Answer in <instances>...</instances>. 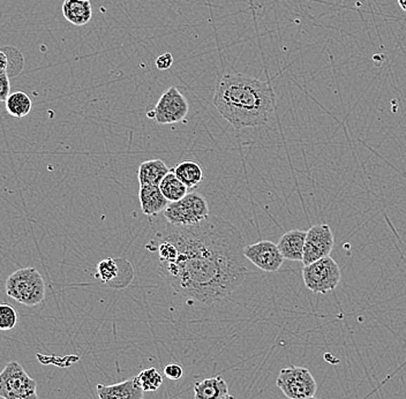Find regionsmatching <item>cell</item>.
Segmentation results:
<instances>
[{"label":"cell","mask_w":406,"mask_h":399,"mask_svg":"<svg viewBox=\"0 0 406 399\" xmlns=\"http://www.w3.org/2000/svg\"><path fill=\"white\" fill-rule=\"evenodd\" d=\"M147 249L158 253V274L178 294L211 306L242 287L245 240L233 223L209 216L193 225L168 224Z\"/></svg>","instance_id":"obj_1"},{"label":"cell","mask_w":406,"mask_h":399,"mask_svg":"<svg viewBox=\"0 0 406 399\" xmlns=\"http://www.w3.org/2000/svg\"><path fill=\"white\" fill-rule=\"evenodd\" d=\"M214 107L235 129L266 126L276 107V96L269 81L242 73L221 77L214 95Z\"/></svg>","instance_id":"obj_2"},{"label":"cell","mask_w":406,"mask_h":399,"mask_svg":"<svg viewBox=\"0 0 406 399\" xmlns=\"http://www.w3.org/2000/svg\"><path fill=\"white\" fill-rule=\"evenodd\" d=\"M5 289L7 296L25 306H37L46 298V282L36 268L14 271L7 278Z\"/></svg>","instance_id":"obj_3"},{"label":"cell","mask_w":406,"mask_h":399,"mask_svg":"<svg viewBox=\"0 0 406 399\" xmlns=\"http://www.w3.org/2000/svg\"><path fill=\"white\" fill-rule=\"evenodd\" d=\"M0 398L39 399L37 382L22 365L10 361L0 373Z\"/></svg>","instance_id":"obj_4"},{"label":"cell","mask_w":406,"mask_h":399,"mask_svg":"<svg viewBox=\"0 0 406 399\" xmlns=\"http://www.w3.org/2000/svg\"><path fill=\"white\" fill-rule=\"evenodd\" d=\"M163 214L169 224L193 225L209 217V204L206 197L193 192L177 202L169 203Z\"/></svg>","instance_id":"obj_5"},{"label":"cell","mask_w":406,"mask_h":399,"mask_svg":"<svg viewBox=\"0 0 406 399\" xmlns=\"http://www.w3.org/2000/svg\"><path fill=\"white\" fill-rule=\"evenodd\" d=\"M342 278V271L337 262L330 256L303 266V280L308 290L326 294L335 290Z\"/></svg>","instance_id":"obj_6"},{"label":"cell","mask_w":406,"mask_h":399,"mask_svg":"<svg viewBox=\"0 0 406 399\" xmlns=\"http://www.w3.org/2000/svg\"><path fill=\"white\" fill-rule=\"evenodd\" d=\"M276 384L289 399H305L315 396L317 384L310 370L299 366L283 368Z\"/></svg>","instance_id":"obj_7"},{"label":"cell","mask_w":406,"mask_h":399,"mask_svg":"<svg viewBox=\"0 0 406 399\" xmlns=\"http://www.w3.org/2000/svg\"><path fill=\"white\" fill-rule=\"evenodd\" d=\"M150 107L152 109L147 111V116L159 125L179 123L188 117L190 111L186 97L176 87L169 88L162 95L155 107Z\"/></svg>","instance_id":"obj_8"},{"label":"cell","mask_w":406,"mask_h":399,"mask_svg":"<svg viewBox=\"0 0 406 399\" xmlns=\"http://www.w3.org/2000/svg\"><path fill=\"white\" fill-rule=\"evenodd\" d=\"M334 235L328 224H317L307 231L303 248V263L305 266L327 258L334 248Z\"/></svg>","instance_id":"obj_9"},{"label":"cell","mask_w":406,"mask_h":399,"mask_svg":"<svg viewBox=\"0 0 406 399\" xmlns=\"http://www.w3.org/2000/svg\"><path fill=\"white\" fill-rule=\"evenodd\" d=\"M244 254L255 267L266 273H276L281 269L284 262L283 255L277 244L269 240H261L251 245L245 246Z\"/></svg>","instance_id":"obj_10"},{"label":"cell","mask_w":406,"mask_h":399,"mask_svg":"<svg viewBox=\"0 0 406 399\" xmlns=\"http://www.w3.org/2000/svg\"><path fill=\"white\" fill-rule=\"evenodd\" d=\"M97 393L100 399H143L145 391L138 384L136 377L119 384H98Z\"/></svg>","instance_id":"obj_11"},{"label":"cell","mask_w":406,"mask_h":399,"mask_svg":"<svg viewBox=\"0 0 406 399\" xmlns=\"http://www.w3.org/2000/svg\"><path fill=\"white\" fill-rule=\"evenodd\" d=\"M307 231L292 230L282 235L277 246L284 259L290 261H301L306 242Z\"/></svg>","instance_id":"obj_12"},{"label":"cell","mask_w":406,"mask_h":399,"mask_svg":"<svg viewBox=\"0 0 406 399\" xmlns=\"http://www.w3.org/2000/svg\"><path fill=\"white\" fill-rule=\"evenodd\" d=\"M140 204L142 213L147 216H156L164 211L169 201L162 194L158 186L142 185L139 190Z\"/></svg>","instance_id":"obj_13"},{"label":"cell","mask_w":406,"mask_h":399,"mask_svg":"<svg viewBox=\"0 0 406 399\" xmlns=\"http://www.w3.org/2000/svg\"><path fill=\"white\" fill-rule=\"evenodd\" d=\"M63 14L68 22L74 26H84L93 18V7L87 0H65Z\"/></svg>","instance_id":"obj_14"},{"label":"cell","mask_w":406,"mask_h":399,"mask_svg":"<svg viewBox=\"0 0 406 399\" xmlns=\"http://www.w3.org/2000/svg\"><path fill=\"white\" fill-rule=\"evenodd\" d=\"M194 398L222 399L229 395V386L222 377H210L194 384Z\"/></svg>","instance_id":"obj_15"},{"label":"cell","mask_w":406,"mask_h":399,"mask_svg":"<svg viewBox=\"0 0 406 399\" xmlns=\"http://www.w3.org/2000/svg\"><path fill=\"white\" fill-rule=\"evenodd\" d=\"M168 165L165 164L162 159H150V161L142 162L138 171V179L140 186L142 185H152L159 186L161 181L165 176L170 172Z\"/></svg>","instance_id":"obj_16"},{"label":"cell","mask_w":406,"mask_h":399,"mask_svg":"<svg viewBox=\"0 0 406 399\" xmlns=\"http://www.w3.org/2000/svg\"><path fill=\"white\" fill-rule=\"evenodd\" d=\"M178 179L188 187V190L197 188L203 181V170L201 165L194 161L181 162L171 170Z\"/></svg>","instance_id":"obj_17"},{"label":"cell","mask_w":406,"mask_h":399,"mask_svg":"<svg viewBox=\"0 0 406 399\" xmlns=\"http://www.w3.org/2000/svg\"><path fill=\"white\" fill-rule=\"evenodd\" d=\"M158 187L169 202H177L188 194V187L178 179L177 176L172 171L165 176Z\"/></svg>","instance_id":"obj_18"},{"label":"cell","mask_w":406,"mask_h":399,"mask_svg":"<svg viewBox=\"0 0 406 399\" xmlns=\"http://www.w3.org/2000/svg\"><path fill=\"white\" fill-rule=\"evenodd\" d=\"M5 103L7 112L14 118H23L32 111V98L23 91L10 93Z\"/></svg>","instance_id":"obj_19"},{"label":"cell","mask_w":406,"mask_h":399,"mask_svg":"<svg viewBox=\"0 0 406 399\" xmlns=\"http://www.w3.org/2000/svg\"><path fill=\"white\" fill-rule=\"evenodd\" d=\"M118 263V273L117 277L107 287L114 290H124L132 284L133 280L136 278V270L133 268V264L124 258H116Z\"/></svg>","instance_id":"obj_20"},{"label":"cell","mask_w":406,"mask_h":399,"mask_svg":"<svg viewBox=\"0 0 406 399\" xmlns=\"http://www.w3.org/2000/svg\"><path fill=\"white\" fill-rule=\"evenodd\" d=\"M136 380L145 393H154L163 384L162 374L154 367L140 372L139 375H136Z\"/></svg>","instance_id":"obj_21"},{"label":"cell","mask_w":406,"mask_h":399,"mask_svg":"<svg viewBox=\"0 0 406 399\" xmlns=\"http://www.w3.org/2000/svg\"><path fill=\"white\" fill-rule=\"evenodd\" d=\"M118 273V263L116 258L104 259L98 262L96 267L97 280H100L102 283L109 285L117 277Z\"/></svg>","instance_id":"obj_22"},{"label":"cell","mask_w":406,"mask_h":399,"mask_svg":"<svg viewBox=\"0 0 406 399\" xmlns=\"http://www.w3.org/2000/svg\"><path fill=\"white\" fill-rule=\"evenodd\" d=\"M18 314L14 307L0 303V332H8L15 328Z\"/></svg>","instance_id":"obj_23"},{"label":"cell","mask_w":406,"mask_h":399,"mask_svg":"<svg viewBox=\"0 0 406 399\" xmlns=\"http://www.w3.org/2000/svg\"><path fill=\"white\" fill-rule=\"evenodd\" d=\"M184 374V370L181 365L169 364L165 366L164 375L168 377L169 380L177 381L181 380Z\"/></svg>","instance_id":"obj_24"},{"label":"cell","mask_w":406,"mask_h":399,"mask_svg":"<svg viewBox=\"0 0 406 399\" xmlns=\"http://www.w3.org/2000/svg\"><path fill=\"white\" fill-rule=\"evenodd\" d=\"M10 77L6 72H3V73H0V102L6 100L7 97L10 96Z\"/></svg>","instance_id":"obj_25"},{"label":"cell","mask_w":406,"mask_h":399,"mask_svg":"<svg viewBox=\"0 0 406 399\" xmlns=\"http://www.w3.org/2000/svg\"><path fill=\"white\" fill-rule=\"evenodd\" d=\"M172 64H173V57H172L170 52H166V53L159 55V57L156 59V67H157L159 71H166V70L171 67Z\"/></svg>","instance_id":"obj_26"},{"label":"cell","mask_w":406,"mask_h":399,"mask_svg":"<svg viewBox=\"0 0 406 399\" xmlns=\"http://www.w3.org/2000/svg\"><path fill=\"white\" fill-rule=\"evenodd\" d=\"M8 66H10L8 55L5 52V48H0V73H3V72H6L7 73Z\"/></svg>","instance_id":"obj_27"},{"label":"cell","mask_w":406,"mask_h":399,"mask_svg":"<svg viewBox=\"0 0 406 399\" xmlns=\"http://www.w3.org/2000/svg\"><path fill=\"white\" fill-rule=\"evenodd\" d=\"M398 1V5H400V8L406 12V0H397Z\"/></svg>","instance_id":"obj_28"},{"label":"cell","mask_w":406,"mask_h":399,"mask_svg":"<svg viewBox=\"0 0 406 399\" xmlns=\"http://www.w3.org/2000/svg\"><path fill=\"white\" fill-rule=\"evenodd\" d=\"M222 399H235V397L231 396V395H228V396L224 397V398Z\"/></svg>","instance_id":"obj_29"},{"label":"cell","mask_w":406,"mask_h":399,"mask_svg":"<svg viewBox=\"0 0 406 399\" xmlns=\"http://www.w3.org/2000/svg\"><path fill=\"white\" fill-rule=\"evenodd\" d=\"M305 399H319V398H316V397L314 396V397H310V398H305Z\"/></svg>","instance_id":"obj_30"},{"label":"cell","mask_w":406,"mask_h":399,"mask_svg":"<svg viewBox=\"0 0 406 399\" xmlns=\"http://www.w3.org/2000/svg\"><path fill=\"white\" fill-rule=\"evenodd\" d=\"M87 1H91V0H87Z\"/></svg>","instance_id":"obj_31"}]
</instances>
